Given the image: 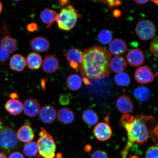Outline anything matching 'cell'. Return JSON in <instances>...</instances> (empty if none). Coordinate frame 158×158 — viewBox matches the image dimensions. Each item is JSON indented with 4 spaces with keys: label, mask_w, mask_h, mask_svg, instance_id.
Segmentation results:
<instances>
[{
    "label": "cell",
    "mask_w": 158,
    "mask_h": 158,
    "mask_svg": "<svg viewBox=\"0 0 158 158\" xmlns=\"http://www.w3.org/2000/svg\"><path fill=\"white\" fill-rule=\"evenodd\" d=\"M83 53L78 70L84 78L98 81L110 76L111 56L109 51L101 46H94L85 49Z\"/></svg>",
    "instance_id": "6da1fadb"
},
{
    "label": "cell",
    "mask_w": 158,
    "mask_h": 158,
    "mask_svg": "<svg viewBox=\"0 0 158 158\" xmlns=\"http://www.w3.org/2000/svg\"><path fill=\"white\" fill-rule=\"evenodd\" d=\"M153 116L144 114H123L120 119V124L125 128L127 133V144L120 153L122 158L127 157L128 151L134 143L141 145L147 142L151 137V134L155 124Z\"/></svg>",
    "instance_id": "7a4b0ae2"
},
{
    "label": "cell",
    "mask_w": 158,
    "mask_h": 158,
    "mask_svg": "<svg viewBox=\"0 0 158 158\" xmlns=\"http://www.w3.org/2000/svg\"><path fill=\"white\" fill-rule=\"evenodd\" d=\"M37 141L39 158H55L56 145L53 138L45 128H40Z\"/></svg>",
    "instance_id": "3957f363"
},
{
    "label": "cell",
    "mask_w": 158,
    "mask_h": 158,
    "mask_svg": "<svg viewBox=\"0 0 158 158\" xmlns=\"http://www.w3.org/2000/svg\"><path fill=\"white\" fill-rule=\"evenodd\" d=\"M80 15L73 6L69 5L61 10L55 21L59 29L69 31L73 28Z\"/></svg>",
    "instance_id": "277c9868"
},
{
    "label": "cell",
    "mask_w": 158,
    "mask_h": 158,
    "mask_svg": "<svg viewBox=\"0 0 158 158\" xmlns=\"http://www.w3.org/2000/svg\"><path fill=\"white\" fill-rule=\"evenodd\" d=\"M19 147L16 134L12 128L2 126L0 129V151L9 153Z\"/></svg>",
    "instance_id": "5b68a950"
},
{
    "label": "cell",
    "mask_w": 158,
    "mask_h": 158,
    "mask_svg": "<svg viewBox=\"0 0 158 158\" xmlns=\"http://www.w3.org/2000/svg\"><path fill=\"white\" fill-rule=\"evenodd\" d=\"M137 36L143 41L149 40L155 36L156 29L152 21L145 20L138 23L135 29Z\"/></svg>",
    "instance_id": "8992f818"
},
{
    "label": "cell",
    "mask_w": 158,
    "mask_h": 158,
    "mask_svg": "<svg viewBox=\"0 0 158 158\" xmlns=\"http://www.w3.org/2000/svg\"><path fill=\"white\" fill-rule=\"evenodd\" d=\"M155 76L156 75L148 66L140 67L134 74V78L140 84H148L152 82Z\"/></svg>",
    "instance_id": "52a82bcc"
},
{
    "label": "cell",
    "mask_w": 158,
    "mask_h": 158,
    "mask_svg": "<svg viewBox=\"0 0 158 158\" xmlns=\"http://www.w3.org/2000/svg\"><path fill=\"white\" fill-rule=\"evenodd\" d=\"M94 133L99 141H104L110 139L112 131L109 124L105 122H100L94 127Z\"/></svg>",
    "instance_id": "ba28073f"
},
{
    "label": "cell",
    "mask_w": 158,
    "mask_h": 158,
    "mask_svg": "<svg viewBox=\"0 0 158 158\" xmlns=\"http://www.w3.org/2000/svg\"><path fill=\"white\" fill-rule=\"evenodd\" d=\"M127 62L131 66L137 67L143 64L145 61V55L141 49H131L127 55Z\"/></svg>",
    "instance_id": "9c48e42d"
},
{
    "label": "cell",
    "mask_w": 158,
    "mask_h": 158,
    "mask_svg": "<svg viewBox=\"0 0 158 158\" xmlns=\"http://www.w3.org/2000/svg\"><path fill=\"white\" fill-rule=\"evenodd\" d=\"M56 115V110L51 105L43 106L39 112V116L41 121L46 124L52 123L55 120Z\"/></svg>",
    "instance_id": "30bf717a"
},
{
    "label": "cell",
    "mask_w": 158,
    "mask_h": 158,
    "mask_svg": "<svg viewBox=\"0 0 158 158\" xmlns=\"http://www.w3.org/2000/svg\"><path fill=\"white\" fill-rule=\"evenodd\" d=\"M23 109L26 115L29 117H34L39 113L40 105L35 99L29 98L24 102Z\"/></svg>",
    "instance_id": "8fae6325"
},
{
    "label": "cell",
    "mask_w": 158,
    "mask_h": 158,
    "mask_svg": "<svg viewBox=\"0 0 158 158\" xmlns=\"http://www.w3.org/2000/svg\"><path fill=\"white\" fill-rule=\"evenodd\" d=\"M116 106L118 110L124 114L130 113L134 109V105L131 98L125 94L116 100Z\"/></svg>",
    "instance_id": "7c38bea8"
},
{
    "label": "cell",
    "mask_w": 158,
    "mask_h": 158,
    "mask_svg": "<svg viewBox=\"0 0 158 158\" xmlns=\"http://www.w3.org/2000/svg\"><path fill=\"white\" fill-rule=\"evenodd\" d=\"M31 46L35 52H43L48 50L50 47V43L48 39L44 37H37L31 40Z\"/></svg>",
    "instance_id": "4fadbf2b"
},
{
    "label": "cell",
    "mask_w": 158,
    "mask_h": 158,
    "mask_svg": "<svg viewBox=\"0 0 158 158\" xmlns=\"http://www.w3.org/2000/svg\"><path fill=\"white\" fill-rule=\"evenodd\" d=\"M42 69L45 73L52 74L58 70L59 61L54 55H48L45 56L42 62Z\"/></svg>",
    "instance_id": "5bb4252c"
},
{
    "label": "cell",
    "mask_w": 158,
    "mask_h": 158,
    "mask_svg": "<svg viewBox=\"0 0 158 158\" xmlns=\"http://www.w3.org/2000/svg\"><path fill=\"white\" fill-rule=\"evenodd\" d=\"M127 46L125 41L120 39L113 40L109 46L110 52L112 55L119 56L124 54L127 50Z\"/></svg>",
    "instance_id": "9a60e30c"
},
{
    "label": "cell",
    "mask_w": 158,
    "mask_h": 158,
    "mask_svg": "<svg viewBox=\"0 0 158 158\" xmlns=\"http://www.w3.org/2000/svg\"><path fill=\"white\" fill-rule=\"evenodd\" d=\"M18 139L23 143H28L34 139L35 134L30 126L24 125L19 128L16 134Z\"/></svg>",
    "instance_id": "2e32d148"
},
{
    "label": "cell",
    "mask_w": 158,
    "mask_h": 158,
    "mask_svg": "<svg viewBox=\"0 0 158 158\" xmlns=\"http://www.w3.org/2000/svg\"><path fill=\"white\" fill-rule=\"evenodd\" d=\"M26 65V60L25 57L20 54H15L10 59V68L13 70L22 72L24 70Z\"/></svg>",
    "instance_id": "e0dca14e"
},
{
    "label": "cell",
    "mask_w": 158,
    "mask_h": 158,
    "mask_svg": "<svg viewBox=\"0 0 158 158\" xmlns=\"http://www.w3.org/2000/svg\"><path fill=\"white\" fill-rule=\"evenodd\" d=\"M83 55V51L77 48L69 49L65 54L69 64H76L78 65L82 62Z\"/></svg>",
    "instance_id": "ac0fdd59"
},
{
    "label": "cell",
    "mask_w": 158,
    "mask_h": 158,
    "mask_svg": "<svg viewBox=\"0 0 158 158\" xmlns=\"http://www.w3.org/2000/svg\"><path fill=\"white\" fill-rule=\"evenodd\" d=\"M57 115L59 121L63 124H70L73 122L74 120V112L68 108L60 109L58 110Z\"/></svg>",
    "instance_id": "d6986e66"
},
{
    "label": "cell",
    "mask_w": 158,
    "mask_h": 158,
    "mask_svg": "<svg viewBox=\"0 0 158 158\" xmlns=\"http://www.w3.org/2000/svg\"><path fill=\"white\" fill-rule=\"evenodd\" d=\"M5 108L10 114L13 115H17L20 114L22 112L23 105L19 100L10 99L6 102Z\"/></svg>",
    "instance_id": "ffe728a7"
},
{
    "label": "cell",
    "mask_w": 158,
    "mask_h": 158,
    "mask_svg": "<svg viewBox=\"0 0 158 158\" xmlns=\"http://www.w3.org/2000/svg\"><path fill=\"white\" fill-rule=\"evenodd\" d=\"M127 65V62L123 56H114L110 61V69L114 73L122 72L125 70Z\"/></svg>",
    "instance_id": "44dd1931"
},
{
    "label": "cell",
    "mask_w": 158,
    "mask_h": 158,
    "mask_svg": "<svg viewBox=\"0 0 158 158\" xmlns=\"http://www.w3.org/2000/svg\"><path fill=\"white\" fill-rule=\"evenodd\" d=\"M58 14L54 10L49 9L43 10L40 14V19L47 28L50 27L56 19Z\"/></svg>",
    "instance_id": "7402d4cb"
},
{
    "label": "cell",
    "mask_w": 158,
    "mask_h": 158,
    "mask_svg": "<svg viewBox=\"0 0 158 158\" xmlns=\"http://www.w3.org/2000/svg\"><path fill=\"white\" fill-rule=\"evenodd\" d=\"M27 64L31 70H37L42 65L43 60L40 55L36 53L31 52L27 56Z\"/></svg>",
    "instance_id": "603a6c76"
},
{
    "label": "cell",
    "mask_w": 158,
    "mask_h": 158,
    "mask_svg": "<svg viewBox=\"0 0 158 158\" xmlns=\"http://www.w3.org/2000/svg\"><path fill=\"white\" fill-rule=\"evenodd\" d=\"M66 84L67 87L69 89L73 91L77 90L81 87L82 79L78 75L73 74L67 78Z\"/></svg>",
    "instance_id": "cb8c5ba5"
},
{
    "label": "cell",
    "mask_w": 158,
    "mask_h": 158,
    "mask_svg": "<svg viewBox=\"0 0 158 158\" xmlns=\"http://www.w3.org/2000/svg\"><path fill=\"white\" fill-rule=\"evenodd\" d=\"M133 94L140 102H144L149 100L151 93L149 88L145 86H141L135 88Z\"/></svg>",
    "instance_id": "d4e9b609"
},
{
    "label": "cell",
    "mask_w": 158,
    "mask_h": 158,
    "mask_svg": "<svg viewBox=\"0 0 158 158\" xmlns=\"http://www.w3.org/2000/svg\"><path fill=\"white\" fill-rule=\"evenodd\" d=\"M82 119L89 125H94L98 123L99 118L97 114L92 109L86 110L83 112Z\"/></svg>",
    "instance_id": "484cf974"
},
{
    "label": "cell",
    "mask_w": 158,
    "mask_h": 158,
    "mask_svg": "<svg viewBox=\"0 0 158 158\" xmlns=\"http://www.w3.org/2000/svg\"><path fill=\"white\" fill-rule=\"evenodd\" d=\"M1 46L3 47L8 52L9 54H11L16 49L17 42L14 38L9 36H6L1 39L0 42Z\"/></svg>",
    "instance_id": "4316f807"
},
{
    "label": "cell",
    "mask_w": 158,
    "mask_h": 158,
    "mask_svg": "<svg viewBox=\"0 0 158 158\" xmlns=\"http://www.w3.org/2000/svg\"><path fill=\"white\" fill-rule=\"evenodd\" d=\"M23 152L24 155L27 157L35 156L38 152L37 143L33 141L26 143L23 147Z\"/></svg>",
    "instance_id": "83f0119b"
},
{
    "label": "cell",
    "mask_w": 158,
    "mask_h": 158,
    "mask_svg": "<svg viewBox=\"0 0 158 158\" xmlns=\"http://www.w3.org/2000/svg\"><path fill=\"white\" fill-rule=\"evenodd\" d=\"M114 81L118 86H127L131 82L130 77L127 73L120 72L116 74L114 78Z\"/></svg>",
    "instance_id": "f1b7e54d"
},
{
    "label": "cell",
    "mask_w": 158,
    "mask_h": 158,
    "mask_svg": "<svg viewBox=\"0 0 158 158\" xmlns=\"http://www.w3.org/2000/svg\"><path fill=\"white\" fill-rule=\"evenodd\" d=\"M112 38V33L107 29L102 30L100 31L98 35L99 41L103 44H107L111 41Z\"/></svg>",
    "instance_id": "f546056e"
},
{
    "label": "cell",
    "mask_w": 158,
    "mask_h": 158,
    "mask_svg": "<svg viewBox=\"0 0 158 158\" xmlns=\"http://www.w3.org/2000/svg\"><path fill=\"white\" fill-rule=\"evenodd\" d=\"M158 147L153 146L147 150L146 154V158H158Z\"/></svg>",
    "instance_id": "4dcf8cb0"
},
{
    "label": "cell",
    "mask_w": 158,
    "mask_h": 158,
    "mask_svg": "<svg viewBox=\"0 0 158 158\" xmlns=\"http://www.w3.org/2000/svg\"><path fill=\"white\" fill-rule=\"evenodd\" d=\"M10 54L5 49L0 45V62H3L9 58Z\"/></svg>",
    "instance_id": "1f68e13d"
},
{
    "label": "cell",
    "mask_w": 158,
    "mask_h": 158,
    "mask_svg": "<svg viewBox=\"0 0 158 158\" xmlns=\"http://www.w3.org/2000/svg\"><path fill=\"white\" fill-rule=\"evenodd\" d=\"M91 158H109L107 153L102 151H96L92 154Z\"/></svg>",
    "instance_id": "d6a6232c"
},
{
    "label": "cell",
    "mask_w": 158,
    "mask_h": 158,
    "mask_svg": "<svg viewBox=\"0 0 158 158\" xmlns=\"http://www.w3.org/2000/svg\"><path fill=\"white\" fill-rule=\"evenodd\" d=\"M158 41H153L150 45V51L152 54L158 56Z\"/></svg>",
    "instance_id": "836d02e7"
},
{
    "label": "cell",
    "mask_w": 158,
    "mask_h": 158,
    "mask_svg": "<svg viewBox=\"0 0 158 158\" xmlns=\"http://www.w3.org/2000/svg\"><path fill=\"white\" fill-rule=\"evenodd\" d=\"M59 102L62 106H67L70 103V98L66 95H63L59 98Z\"/></svg>",
    "instance_id": "e575fe53"
},
{
    "label": "cell",
    "mask_w": 158,
    "mask_h": 158,
    "mask_svg": "<svg viewBox=\"0 0 158 158\" xmlns=\"http://www.w3.org/2000/svg\"><path fill=\"white\" fill-rule=\"evenodd\" d=\"M102 2L107 4L108 7L110 8L117 6L122 4V2L119 1H107Z\"/></svg>",
    "instance_id": "d590c367"
},
{
    "label": "cell",
    "mask_w": 158,
    "mask_h": 158,
    "mask_svg": "<svg viewBox=\"0 0 158 158\" xmlns=\"http://www.w3.org/2000/svg\"><path fill=\"white\" fill-rule=\"evenodd\" d=\"M37 27H38L36 23H31L27 25V29L30 32H33L37 30Z\"/></svg>",
    "instance_id": "8d00e7d4"
},
{
    "label": "cell",
    "mask_w": 158,
    "mask_h": 158,
    "mask_svg": "<svg viewBox=\"0 0 158 158\" xmlns=\"http://www.w3.org/2000/svg\"><path fill=\"white\" fill-rule=\"evenodd\" d=\"M9 158H25L24 156L19 152H15L10 154Z\"/></svg>",
    "instance_id": "74e56055"
},
{
    "label": "cell",
    "mask_w": 158,
    "mask_h": 158,
    "mask_svg": "<svg viewBox=\"0 0 158 158\" xmlns=\"http://www.w3.org/2000/svg\"><path fill=\"white\" fill-rule=\"evenodd\" d=\"M48 79L47 78H43L41 80V89L43 91H45L46 88V85Z\"/></svg>",
    "instance_id": "f35d334b"
},
{
    "label": "cell",
    "mask_w": 158,
    "mask_h": 158,
    "mask_svg": "<svg viewBox=\"0 0 158 158\" xmlns=\"http://www.w3.org/2000/svg\"><path fill=\"white\" fill-rule=\"evenodd\" d=\"M9 97L12 100L17 99V98H19L18 94L15 92L12 93L10 94Z\"/></svg>",
    "instance_id": "ab89813d"
},
{
    "label": "cell",
    "mask_w": 158,
    "mask_h": 158,
    "mask_svg": "<svg viewBox=\"0 0 158 158\" xmlns=\"http://www.w3.org/2000/svg\"><path fill=\"white\" fill-rule=\"evenodd\" d=\"M113 14L114 16L118 17L121 15V12L119 10H115L114 11Z\"/></svg>",
    "instance_id": "60d3db41"
},
{
    "label": "cell",
    "mask_w": 158,
    "mask_h": 158,
    "mask_svg": "<svg viewBox=\"0 0 158 158\" xmlns=\"http://www.w3.org/2000/svg\"><path fill=\"white\" fill-rule=\"evenodd\" d=\"M134 2L138 4L142 5L147 3L148 2H149V1H148V0H147V1H135Z\"/></svg>",
    "instance_id": "b9f144b4"
},
{
    "label": "cell",
    "mask_w": 158,
    "mask_h": 158,
    "mask_svg": "<svg viewBox=\"0 0 158 158\" xmlns=\"http://www.w3.org/2000/svg\"><path fill=\"white\" fill-rule=\"evenodd\" d=\"M91 149V147L89 145H87L85 147V151L87 152H90Z\"/></svg>",
    "instance_id": "7bdbcfd3"
},
{
    "label": "cell",
    "mask_w": 158,
    "mask_h": 158,
    "mask_svg": "<svg viewBox=\"0 0 158 158\" xmlns=\"http://www.w3.org/2000/svg\"><path fill=\"white\" fill-rule=\"evenodd\" d=\"M69 2V1H59V3L61 5L64 6L68 4Z\"/></svg>",
    "instance_id": "ee69618b"
},
{
    "label": "cell",
    "mask_w": 158,
    "mask_h": 158,
    "mask_svg": "<svg viewBox=\"0 0 158 158\" xmlns=\"http://www.w3.org/2000/svg\"><path fill=\"white\" fill-rule=\"evenodd\" d=\"M0 158H7L5 153L3 152H0Z\"/></svg>",
    "instance_id": "f6af8a7d"
},
{
    "label": "cell",
    "mask_w": 158,
    "mask_h": 158,
    "mask_svg": "<svg viewBox=\"0 0 158 158\" xmlns=\"http://www.w3.org/2000/svg\"><path fill=\"white\" fill-rule=\"evenodd\" d=\"M56 158H63L62 154L61 153H58L56 155Z\"/></svg>",
    "instance_id": "bcb514c9"
},
{
    "label": "cell",
    "mask_w": 158,
    "mask_h": 158,
    "mask_svg": "<svg viewBox=\"0 0 158 158\" xmlns=\"http://www.w3.org/2000/svg\"><path fill=\"white\" fill-rule=\"evenodd\" d=\"M2 5L1 2H0V14H1V13L2 10Z\"/></svg>",
    "instance_id": "7dc6e473"
}]
</instances>
